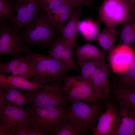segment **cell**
<instances>
[{
	"instance_id": "obj_1",
	"label": "cell",
	"mask_w": 135,
	"mask_h": 135,
	"mask_svg": "<svg viewBox=\"0 0 135 135\" xmlns=\"http://www.w3.org/2000/svg\"><path fill=\"white\" fill-rule=\"evenodd\" d=\"M20 52L28 54L31 57L34 77L32 81L44 85L64 80L68 70L61 60L49 55L35 53L23 46Z\"/></svg>"
},
{
	"instance_id": "obj_2",
	"label": "cell",
	"mask_w": 135,
	"mask_h": 135,
	"mask_svg": "<svg viewBox=\"0 0 135 135\" xmlns=\"http://www.w3.org/2000/svg\"><path fill=\"white\" fill-rule=\"evenodd\" d=\"M42 11L30 24L25 27L20 35L22 42L28 46H44L55 40L57 31Z\"/></svg>"
},
{
	"instance_id": "obj_3",
	"label": "cell",
	"mask_w": 135,
	"mask_h": 135,
	"mask_svg": "<svg viewBox=\"0 0 135 135\" xmlns=\"http://www.w3.org/2000/svg\"><path fill=\"white\" fill-rule=\"evenodd\" d=\"M28 127L40 130L46 135H52L65 118V111L52 107L41 108L32 104Z\"/></svg>"
},
{
	"instance_id": "obj_4",
	"label": "cell",
	"mask_w": 135,
	"mask_h": 135,
	"mask_svg": "<svg viewBox=\"0 0 135 135\" xmlns=\"http://www.w3.org/2000/svg\"><path fill=\"white\" fill-rule=\"evenodd\" d=\"M97 9L99 19L111 27L121 25L133 16L127 0H104Z\"/></svg>"
},
{
	"instance_id": "obj_5",
	"label": "cell",
	"mask_w": 135,
	"mask_h": 135,
	"mask_svg": "<svg viewBox=\"0 0 135 135\" xmlns=\"http://www.w3.org/2000/svg\"><path fill=\"white\" fill-rule=\"evenodd\" d=\"M0 108V135H15L21 129L28 126L30 108L24 109L6 106Z\"/></svg>"
},
{
	"instance_id": "obj_6",
	"label": "cell",
	"mask_w": 135,
	"mask_h": 135,
	"mask_svg": "<svg viewBox=\"0 0 135 135\" xmlns=\"http://www.w3.org/2000/svg\"><path fill=\"white\" fill-rule=\"evenodd\" d=\"M64 87L60 82H54L31 91L32 104L41 108H54L65 111L68 100L63 91Z\"/></svg>"
},
{
	"instance_id": "obj_7",
	"label": "cell",
	"mask_w": 135,
	"mask_h": 135,
	"mask_svg": "<svg viewBox=\"0 0 135 135\" xmlns=\"http://www.w3.org/2000/svg\"><path fill=\"white\" fill-rule=\"evenodd\" d=\"M63 92L68 100H80L90 103H96L100 97L93 91L88 80L81 75L66 76Z\"/></svg>"
},
{
	"instance_id": "obj_8",
	"label": "cell",
	"mask_w": 135,
	"mask_h": 135,
	"mask_svg": "<svg viewBox=\"0 0 135 135\" xmlns=\"http://www.w3.org/2000/svg\"><path fill=\"white\" fill-rule=\"evenodd\" d=\"M71 102L65 110V118L76 123L85 131L96 118L99 106L96 103H90L80 100Z\"/></svg>"
},
{
	"instance_id": "obj_9",
	"label": "cell",
	"mask_w": 135,
	"mask_h": 135,
	"mask_svg": "<svg viewBox=\"0 0 135 135\" xmlns=\"http://www.w3.org/2000/svg\"><path fill=\"white\" fill-rule=\"evenodd\" d=\"M14 7L16 15L10 24L11 29L18 34L30 24L42 10L39 0H17Z\"/></svg>"
},
{
	"instance_id": "obj_10",
	"label": "cell",
	"mask_w": 135,
	"mask_h": 135,
	"mask_svg": "<svg viewBox=\"0 0 135 135\" xmlns=\"http://www.w3.org/2000/svg\"><path fill=\"white\" fill-rule=\"evenodd\" d=\"M0 56L6 55L19 56L22 38L11 28L9 23L0 22Z\"/></svg>"
},
{
	"instance_id": "obj_11",
	"label": "cell",
	"mask_w": 135,
	"mask_h": 135,
	"mask_svg": "<svg viewBox=\"0 0 135 135\" xmlns=\"http://www.w3.org/2000/svg\"><path fill=\"white\" fill-rule=\"evenodd\" d=\"M110 60L113 71L116 73L126 72L135 60V53L128 44H124L112 50Z\"/></svg>"
},
{
	"instance_id": "obj_12",
	"label": "cell",
	"mask_w": 135,
	"mask_h": 135,
	"mask_svg": "<svg viewBox=\"0 0 135 135\" xmlns=\"http://www.w3.org/2000/svg\"><path fill=\"white\" fill-rule=\"evenodd\" d=\"M10 73L12 76L28 79L31 78L33 76L30 56L26 54L22 56L15 57L9 62L0 64V74Z\"/></svg>"
},
{
	"instance_id": "obj_13",
	"label": "cell",
	"mask_w": 135,
	"mask_h": 135,
	"mask_svg": "<svg viewBox=\"0 0 135 135\" xmlns=\"http://www.w3.org/2000/svg\"><path fill=\"white\" fill-rule=\"evenodd\" d=\"M18 89L0 88V107L10 106L22 108L32 102L31 91L24 93Z\"/></svg>"
},
{
	"instance_id": "obj_14",
	"label": "cell",
	"mask_w": 135,
	"mask_h": 135,
	"mask_svg": "<svg viewBox=\"0 0 135 135\" xmlns=\"http://www.w3.org/2000/svg\"><path fill=\"white\" fill-rule=\"evenodd\" d=\"M120 113L109 135H135V112L120 104Z\"/></svg>"
},
{
	"instance_id": "obj_15",
	"label": "cell",
	"mask_w": 135,
	"mask_h": 135,
	"mask_svg": "<svg viewBox=\"0 0 135 135\" xmlns=\"http://www.w3.org/2000/svg\"><path fill=\"white\" fill-rule=\"evenodd\" d=\"M118 116L115 107L108 104L106 111L98 120L97 125L92 128L93 134H110L114 127Z\"/></svg>"
},
{
	"instance_id": "obj_16",
	"label": "cell",
	"mask_w": 135,
	"mask_h": 135,
	"mask_svg": "<svg viewBox=\"0 0 135 135\" xmlns=\"http://www.w3.org/2000/svg\"><path fill=\"white\" fill-rule=\"evenodd\" d=\"M46 86V84H40L21 76L0 74V88H12L32 91Z\"/></svg>"
},
{
	"instance_id": "obj_17",
	"label": "cell",
	"mask_w": 135,
	"mask_h": 135,
	"mask_svg": "<svg viewBox=\"0 0 135 135\" xmlns=\"http://www.w3.org/2000/svg\"><path fill=\"white\" fill-rule=\"evenodd\" d=\"M81 7L76 8L74 15L69 20L62 31V36L66 44L73 48L76 44V36L78 31Z\"/></svg>"
},
{
	"instance_id": "obj_18",
	"label": "cell",
	"mask_w": 135,
	"mask_h": 135,
	"mask_svg": "<svg viewBox=\"0 0 135 135\" xmlns=\"http://www.w3.org/2000/svg\"><path fill=\"white\" fill-rule=\"evenodd\" d=\"M74 54L77 64L80 67L89 60H102L104 58L103 54L96 46L90 44L78 47Z\"/></svg>"
},
{
	"instance_id": "obj_19",
	"label": "cell",
	"mask_w": 135,
	"mask_h": 135,
	"mask_svg": "<svg viewBox=\"0 0 135 135\" xmlns=\"http://www.w3.org/2000/svg\"><path fill=\"white\" fill-rule=\"evenodd\" d=\"M118 33V30L106 26L99 33L96 40L103 49L112 50L114 47L115 40Z\"/></svg>"
},
{
	"instance_id": "obj_20",
	"label": "cell",
	"mask_w": 135,
	"mask_h": 135,
	"mask_svg": "<svg viewBox=\"0 0 135 135\" xmlns=\"http://www.w3.org/2000/svg\"><path fill=\"white\" fill-rule=\"evenodd\" d=\"M85 131L74 122L65 118L54 132L53 135H82Z\"/></svg>"
},
{
	"instance_id": "obj_21",
	"label": "cell",
	"mask_w": 135,
	"mask_h": 135,
	"mask_svg": "<svg viewBox=\"0 0 135 135\" xmlns=\"http://www.w3.org/2000/svg\"><path fill=\"white\" fill-rule=\"evenodd\" d=\"M101 21L98 19L97 22L87 19L80 22L78 29L84 38L89 41L96 40L98 34L99 25Z\"/></svg>"
},
{
	"instance_id": "obj_22",
	"label": "cell",
	"mask_w": 135,
	"mask_h": 135,
	"mask_svg": "<svg viewBox=\"0 0 135 135\" xmlns=\"http://www.w3.org/2000/svg\"><path fill=\"white\" fill-rule=\"evenodd\" d=\"M119 31L123 44L135 45V17H133L121 25Z\"/></svg>"
},
{
	"instance_id": "obj_23",
	"label": "cell",
	"mask_w": 135,
	"mask_h": 135,
	"mask_svg": "<svg viewBox=\"0 0 135 135\" xmlns=\"http://www.w3.org/2000/svg\"><path fill=\"white\" fill-rule=\"evenodd\" d=\"M116 96L120 104L135 112V92L124 89L118 90Z\"/></svg>"
},
{
	"instance_id": "obj_24",
	"label": "cell",
	"mask_w": 135,
	"mask_h": 135,
	"mask_svg": "<svg viewBox=\"0 0 135 135\" xmlns=\"http://www.w3.org/2000/svg\"><path fill=\"white\" fill-rule=\"evenodd\" d=\"M12 0H0V22L8 20L10 22L14 16Z\"/></svg>"
},
{
	"instance_id": "obj_25",
	"label": "cell",
	"mask_w": 135,
	"mask_h": 135,
	"mask_svg": "<svg viewBox=\"0 0 135 135\" xmlns=\"http://www.w3.org/2000/svg\"><path fill=\"white\" fill-rule=\"evenodd\" d=\"M69 4H64L46 12V16L51 22L62 15L74 13L75 10L73 9Z\"/></svg>"
},
{
	"instance_id": "obj_26",
	"label": "cell",
	"mask_w": 135,
	"mask_h": 135,
	"mask_svg": "<svg viewBox=\"0 0 135 135\" xmlns=\"http://www.w3.org/2000/svg\"><path fill=\"white\" fill-rule=\"evenodd\" d=\"M66 45L65 41L62 36L55 40L50 45V50L48 51L49 55L60 60Z\"/></svg>"
},
{
	"instance_id": "obj_27",
	"label": "cell",
	"mask_w": 135,
	"mask_h": 135,
	"mask_svg": "<svg viewBox=\"0 0 135 135\" xmlns=\"http://www.w3.org/2000/svg\"><path fill=\"white\" fill-rule=\"evenodd\" d=\"M73 49L66 44L64 51L60 60L64 64L68 70L71 69L77 71L78 68L73 58Z\"/></svg>"
},
{
	"instance_id": "obj_28",
	"label": "cell",
	"mask_w": 135,
	"mask_h": 135,
	"mask_svg": "<svg viewBox=\"0 0 135 135\" xmlns=\"http://www.w3.org/2000/svg\"><path fill=\"white\" fill-rule=\"evenodd\" d=\"M75 13V12L73 13L62 15L51 23L57 31H62L66 24L73 16Z\"/></svg>"
},
{
	"instance_id": "obj_29",
	"label": "cell",
	"mask_w": 135,
	"mask_h": 135,
	"mask_svg": "<svg viewBox=\"0 0 135 135\" xmlns=\"http://www.w3.org/2000/svg\"><path fill=\"white\" fill-rule=\"evenodd\" d=\"M125 80L128 84H135V60L126 71Z\"/></svg>"
},
{
	"instance_id": "obj_30",
	"label": "cell",
	"mask_w": 135,
	"mask_h": 135,
	"mask_svg": "<svg viewBox=\"0 0 135 135\" xmlns=\"http://www.w3.org/2000/svg\"><path fill=\"white\" fill-rule=\"evenodd\" d=\"M70 4L73 8H77L81 7L84 5L89 7H92V2L90 0H68Z\"/></svg>"
},
{
	"instance_id": "obj_31",
	"label": "cell",
	"mask_w": 135,
	"mask_h": 135,
	"mask_svg": "<svg viewBox=\"0 0 135 135\" xmlns=\"http://www.w3.org/2000/svg\"><path fill=\"white\" fill-rule=\"evenodd\" d=\"M81 76L84 79L89 80L92 75L87 62L81 66Z\"/></svg>"
},
{
	"instance_id": "obj_32",
	"label": "cell",
	"mask_w": 135,
	"mask_h": 135,
	"mask_svg": "<svg viewBox=\"0 0 135 135\" xmlns=\"http://www.w3.org/2000/svg\"><path fill=\"white\" fill-rule=\"evenodd\" d=\"M44 132L36 129L31 128L28 127V135H46Z\"/></svg>"
},
{
	"instance_id": "obj_33",
	"label": "cell",
	"mask_w": 135,
	"mask_h": 135,
	"mask_svg": "<svg viewBox=\"0 0 135 135\" xmlns=\"http://www.w3.org/2000/svg\"><path fill=\"white\" fill-rule=\"evenodd\" d=\"M28 126L22 128L15 134V135H28Z\"/></svg>"
},
{
	"instance_id": "obj_34",
	"label": "cell",
	"mask_w": 135,
	"mask_h": 135,
	"mask_svg": "<svg viewBox=\"0 0 135 135\" xmlns=\"http://www.w3.org/2000/svg\"><path fill=\"white\" fill-rule=\"evenodd\" d=\"M130 5L131 14H135V0H127Z\"/></svg>"
},
{
	"instance_id": "obj_35",
	"label": "cell",
	"mask_w": 135,
	"mask_h": 135,
	"mask_svg": "<svg viewBox=\"0 0 135 135\" xmlns=\"http://www.w3.org/2000/svg\"><path fill=\"white\" fill-rule=\"evenodd\" d=\"M63 3L69 4L68 0H56Z\"/></svg>"
},
{
	"instance_id": "obj_36",
	"label": "cell",
	"mask_w": 135,
	"mask_h": 135,
	"mask_svg": "<svg viewBox=\"0 0 135 135\" xmlns=\"http://www.w3.org/2000/svg\"><path fill=\"white\" fill-rule=\"evenodd\" d=\"M132 16L135 17V14L132 15Z\"/></svg>"
},
{
	"instance_id": "obj_37",
	"label": "cell",
	"mask_w": 135,
	"mask_h": 135,
	"mask_svg": "<svg viewBox=\"0 0 135 135\" xmlns=\"http://www.w3.org/2000/svg\"><path fill=\"white\" fill-rule=\"evenodd\" d=\"M90 0L92 2L93 0Z\"/></svg>"
},
{
	"instance_id": "obj_38",
	"label": "cell",
	"mask_w": 135,
	"mask_h": 135,
	"mask_svg": "<svg viewBox=\"0 0 135 135\" xmlns=\"http://www.w3.org/2000/svg\"></svg>"
}]
</instances>
